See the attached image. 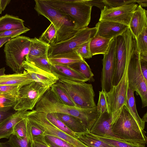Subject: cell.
<instances>
[{
	"instance_id": "47",
	"label": "cell",
	"mask_w": 147,
	"mask_h": 147,
	"mask_svg": "<svg viewBox=\"0 0 147 147\" xmlns=\"http://www.w3.org/2000/svg\"><path fill=\"white\" fill-rule=\"evenodd\" d=\"M83 1L85 4L92 7L93 6H96L99 8L101 11L102 10L105 6L103 0H83Z\"/></svg>"
},
{
	"instance_id": "45",
	"label": "cell",
	"mask_w": 147,
	"mask_h": 147,
	"mask_svg": "<svg viewBox=\"0 0 147 147\" xmlns=\"http://www.w3.org/2000/svg\"><path fill=\"white\" fill-rule=\"evenodd\" d=\"M21 86H20L0 85V95L11 94L18 96L19 90Z\"/></svg>"
},
{
	"instance_id": "29",
	"label": "cell",
	"mask_w": 147,
	"mask_h": 147,
	"mask_svg": "<svg viewBox=\"0 0 147 147\" xmlns=\"http://www.w3.org/2000/svg\"><path fill=\"white\" fill-rule=\"evenodd\" d=\"M95 136L105 142L115 147H146V143L143 142Z\"/></svg>"
},
{
	"instance_id": "28",
	"label": "cell",
	"mask_w": 147,
	"mask_h": 147,
	"mask_svg": "<svg viewBox=\"0 0 147 147\" xmlns=\"http://www.w3.org/2000/svg\"><path fill=\"white\" fill-rule=\"evenodd\" d=\"M76 134L77 139L88 147H115L105 142L89 132Z\"/></svg>"
},
{
	"instance_id": "26",
	"label": "cell",
	"mask_w": 147,
	"mask_h": 147,
	"mask_svg": "<svg viewBox=\"0 0 147 147\" xmlns=\"http://www.w3.org/2000/svg\"><path fill=\"white\" fill-rule=\"evenodd\" d=\"M50 45L36 38H31L29 52L25 59L47 56L48 51Z\"/></svg>"
},
{
	"instance_id": "9",
	"label": "cell",
	"mask_w": 147,
	"mask_h": 147,
	"mask_svg": "<svg viewBox=\"0 0 147 147\" xmlns=\"http://www.w3.org/2000/svg\"><path fill=\"white\" fill-rule=\"evenodd\" d=\"M127 78L129 88L139 95L142 102V108L147 106V82L142 75L140 68V54L135 44L134 50L128 66Z\"/></svg>"
},
{
	"instance_id": "44",
	"label": "cell",
	"mask_w": 147,
	"mask_h": 147,
	"mask_svg": "<svg viewBox=\"0 0 147 147\" xmlns=\"http://www.w3.org/2000/svg\"><path fill=\"white\" fill-rule=\"evenodd\" d=\"M46 141L57 146L61 147H74L64 140L59 138L45 135L44 136Z\"/></svg>"
},
{
	"instance_id": "6",
	"label": "cell",
	"mask_w": 147,
	"mask_h": 147,
	"mask_svg": "<svg viewBox=\"0 0 147 147\" xmlns=\"http://www.w3.org/2000/svg\"><path fill=\"white\" fill-rule=\"evenodd\" d=\"M31 38L19 36L5 43L4 49L7 65L15 73L22 72V64L28 55Z\"/></svg>"
},
{
	"instance_id": "50",
	"label": "cell",
	"mask_w": 147,
	"mask_h": 147,
	"mask_svg": "<svg viewBox=\"0 0 147 147\" xmlns=\"http://www.w3.org/2000/svg\"><path fill=\"white\" fill-rule=\"evenodd\" d=\"M11 39L10 37H0V48Z\"/></svg>"
},
{
	"instance_id": "27",
	"label": "cell",
	"mask_w": 147,
	"mask_h": 147,
	"mask_svg": "<svg viewBox=\"0 0 147 147\" xmlns=\"http://www.w3.org/2000/svg\"><path fill=\"white\" fill-rule=\"evenodd\" d=\"M134 92L128 87L125 105L129 112L141 128L144 130L145 123L140 118L138 113L134 95Z\"/></svg>"
},
{
	"instance_id": "5",
	"label": "cell",
	"mask_w": 147,
	"mask_h": 147,
	"mask_svg": "<svg viewBox=\"0 0 147 147\" xmlns=\"http://www.w3.org/2000/svg\"><path fill=\"white\" fill-rule=\"evenodd\" d=\"M135 39L129 28L116 37L115 65L113 86L121 80L126 65L129 62L135 46Z\"/></svg>"
},
{
	"instance_id": "31",
	"label": "cell",
	"mask_w": 147,
	"mask_h": 147,
	"mask_svg": "<svg viewBox=\"0 0 147 147\" xmlns=\"http://www.w3.org/2000/svg\"><path fill=\"white\" fill-rule=\"evenodd\" d=\"M71 69L82 75L90 82H94V75L92 71L89 66L84 60L74 63L68 66Z\"/></svg>"
},
{
	"instance_id": "33",
	"label": "cell",
	"mask_w": 147,
	"mask_h": 147,
	"mask_svg": "<svg viewBox=\"0 0 147 147\" xmlns=\"http://www.w3.org/2000/svg\"><path fill=\"white\" fill-rule=\"evenodd\" d=\"M47 119L54 125L66 134L76 138V133L70 130L57 117L56 113H46Z\"/></svg>"
},
{
	"instance_id": "40",
	"label": "cell",
	"mask_w": 147,
	"mask_h": 147,
	"mask_svg": "<svg viewBox=\"0 0 147 147\" xmlns=\"http://www.w3.org/2000/svg\"><path fill=\"white\" fill-rule=\"evenodd\" d=\"M8 141L13 147H30V143L27 137L20 138L12 134Z\"/></svg>"
},
{
	"instance_id": "55",
	"label": "cell",
	"mask_w": 147,
	"mask_h": 147,
	"mask_svg": "<svg viewBox=\"0 0 147 147\" xmlns=\"http://www.w3.org/2000/svg\"><path fill=\"white\" fill-rule=\"evenodd\" d=\"M46 142H47V145L49 147H61L57 146L51 143H50L47 142V141H46Z\"/></svg>"
},
{
	"instance_id": "51",
	"label": "cell",
	"mask_w": 147,
	"mask_h": 147,
	"mask_svg": "<svg viewBox=\"0 0 147 147\" xmlns=\"http://www.w3.org/2000/svg\"><path fill=\"white\" fill-rule=\"evenodd\" d=\"M136 3L142 7H146L147 6V0H136Z\"/></svg>"
},
{
	"instance_id": "43",
	"label": "cell",
	"mask_w": 147,
	"mask_h": 147,
	"mask_svg": "<svg viewBox=\"0 0 147 147\" xmlns=\"http://www.w3.org/2000/svg\"><path fill=\"white\" fill-rule=\"evenodd\" d=\"M30 30V29L26 27L24 28L5 31L0 33V37H8L12 38L26 33Z\"/></svg>"
},
{
	"instance_id": "52",
	"label": "cell",
	"mask_w": 147,
	"mask_h": 147,
	"mask_svg": "<svg viewBox=\"0 0 147 147\" xmlns=\"http://www.w3.org/2000/svg\"><path fill=\"white\" fill-rule=\"evenodd\" d=\"M0 147H13L8 140L4 142H0Z\"/></svg>"
},
{
	"instance_id": "1",
	"label": "cell",
	"mask_w": 147,
	"mask_h": 147,
	"mask_svg": "<svg viewBox=\"0 0 147 147\" xmlns=\"http://www.w3.org/2000/svg\"><path fill=\"white\" fill-rule=\"evenodd\" d=\"M33 110L46 113H60L74 116L81 120L89 131L100 114L96 107L84 108L64 104L50 88L41 97Z\"/></svg>"
},
{
	"instance_id": "38",
	"label": "cell",
	"mask_w": 147,
	"mask_h": 147,
	"mask_svg": "<svg viewBox=\"0 0 147 147\" xmlns=\"http://www.w3.org/2000/svg\"><path fill=\"white\" fill-rule=\"evenodd\" d=\"M27 119L24 117L23 119L18 122L15 125L13 128L12 134L19 138L27 137Z\"/></svg>"
},
{
	"instance_id": "17",
	"label": "cell",
	"mask_w": 147,
	"mask_h": 147,
	"mask_svg": "<svg viewBox=\"0 0 147 147\" xmlns=\"http://www.w3.org/2000/svg\"><path fill=\"white\" fill-rule=\"evenodd\" d=\"M95 27L96 35L110 40L122 34L129 28L127 26L110 21H99Z\"/></svg>"
},
{
	"instance_id": "11",
	"label": "cell",
	"mask_w": 147,
	"mask_h": 147,
	"mask_svg": "<svg viewBox=\"0 0 147 147\" xmlns=\"http://www.w3.org/2000/svg\"><path fill=\"white\" fill-rule=\"evenodd\" d=\"M129 62L126 66L123 76L119 82L116 85L113 86L109 92H106L111 120H115L118 117L126 104L129 87L127 70Z\"/></svg>"
},
{
	"instance_id": "41",
	"label": "cell",
	"mask_w": 147,
	"mask_h": 147,
	"mask_svg": "<svg viewBox=\"0 0 147 147\" xmlns=\"http://www.w3.org/2000/svg\"><path fill=\"white\" fill-rule=\"evenodd\" d=\"M96 108L98 111L100 113L109 112L106 92L102 90L99 92V97Z\"/></svg>"
},
{
	"instance_id": "13",
	"label": "cell",
	"mask_w": 147,
	"mask_h": 147,
	"mask_svg": "<svg viewBox=\"0 0 147 147\" xmlns=\"http://www.w3.org/2000/svg\"><path fill=\"white\" fill-rule=\"evenodd\" d=\"M116 37L110 41L107 53L103 55L102 68L101 74L102 90L109 92L113 86V79L115 65Z\"/></svg>"
},
{
	"instance_id": "22",
	"label": "cell",
	"mask_w": 147,
	"mask_h": 147,
	"mask_svg": "<svg viewBox=\"0 0 147 147\" xmlns=\"http://www.w3.org/2000/svg\"><path fill=\"white\" fill-rule=\"evenodd\" d=\"M59 119L70 130L76 134L89 132L79 119L70 115L56 113Z\"/></svg>"
},
{
	"instance_id": "34",
	"label": "cell",
	"mask_w": 147,
	"mask_h": 147,
	"mask_svg": "<svg viewBox=\"0 0 147 147\" xmlns=\"http://www.w3.org/2000/svg\"><path fill=\"white\" fill-rule=\"evenodd\" d=\"M25 60L31 63L42 70L51 72V63L48 59L47 56L26 58Z\"/></svg>"
},
{
	"instance_id": "54",
	"label": "cell",
	"mask_w": 147,
	"mask_h": 147,
	"mask_svg": "<svg viewBox=\"0 0 147 147\" xmlns=\"http://www.w3.org/2000/svg\"><path fill=\"white\" fill-rule=\"evenodd\" d=\"M5 68L3 67L0 69V76L5 75Z\"/></svg>"
},
{
	"instance_id": "24",
	"label": "cell",
	"mask_w": 147,
	"mask_h": 147,
	"mask_svg": "<svg viewBox=\"0 0 147 147\" xmlns=\"http://www.w3.org/2000/svg\"><path fill=\"white\" fill-rule=\"evenodd\" d=\"M24 21L18 17L6 14L0 17V33L24 28Z\"/></svg>"
},
{
	"instance_id": "4",
	"label": "cell",
	"mask_w": 147,
	"mask_h": 147,
	"mask_svg": "<svg viewBox=\"0 0 147 147\" xmlns=\"http://www.w3.org/2000/svg\"><path fill=\"white\" fill-rule=\"evenodd\" d=\"M112 132L118 139L146 143L147 137L142 129L124 105L118 117L111 121Z\"/></svg>"
},
{
	"instance_id": "36",
	"label": "cell",
	"mask_w": 147,
	"mask_h": 147,
	"mask_svg": "<svg viewBox=\"0 0 147 147\" xmlns=\"http://www.w3.org/2000/svg\"><path fill=\"white\" fill-rule=\"evenodd\" d=\"M18 97L11 94L0 95V109L13 108L16 104Z\"/></svg>"
},
{
	"instance_id": "21",
	"label": "cell",
	"mask_w": 147,
	"mask_h": 147,
	"mask_svg": "<svg viewBox=\"0 0 147 147\" xmlns=\"http://www.w3.org/2000/svg\"><path fill=\"white\" fill-rule=\"evenodd\" d=\"M25 111H16L0 125V139H9L15 125L24 118Z\"/></svg>"
},
{
	"instance_id": "2",
	"label": "cell",
	"mask_w": 147,
	"mask_h": 147,
	"mask_svg": "<svg viewBox=\"0 0 147 147\" xmlns=\"http://www.w3.org/2000/svg\"><path fill=\"white\" fill-rule=\"evenodd\" d=\"M35 10L38 15L47 18L56 31L55 44L65 41L73 37L78 31L66 15L53 8L45 0H35Z\"/></svg>"
},
{
	"instance_id": "16",
	"label": "cell",
	"mask_w": 147,
	"mask_h": 147,
	"mask_svg": "<svg viewBox=\"0 0 147 147\" xmlns=\"http://www.w3.org/2000/svg\"><path fill=\"white\" fill-rule=\"evenodd\" d=\"M111 121V115L109 112L100 113L89 132L96 136L118 139L112 131Z\"/></svg>"
},
{
	"instance_id": "39",
	"label": "cell",
	"mask_w": 147,
	"mask_h": 147,
	"mask_svg": "<svg viewBox=\"0 0 147 147\" xmlns=\"http://www.w3.org/2000/svg\"><path fill=\"white\" fill-rule=\"evenodd\" d=\"M90 40L80 45L74 50L84 59H89L92 57L90 48Z\"/></svg>"
},
{
	"instance_id": "53",
	"label": "cell",
	"mask_w": 147,
	"mask_h": 147,
	"mask_svg": "<svg viewBox=\"0 0 147 147\" xmlns=\"http://www.w3.org/2000/svg\"><path fill=\"white\" fill-rule=\"evenodd\" d=\"M147 113L146 112L143 116L142 120L145 123L147 121Z\"/></svg>"
},
{
	"instance_id": "3",
	"label": "cell",
	"mask_w": 147,
	"mask_h": 147,
	"mask_svg": "<svg viewBox=\"0 0 147 147\" xmlns=\"http://www.w3.org/2000/svg\"><path fill=\"white\" fill-rule=\"evenodd\" d=\"M46 2L67 16L73 23L76 29L88 27L91 20L92 7L83 0H45Z\"/></svg>"
},
{
	"instance_id": "15",
	"label": "cell",
	"mask_w": 147,
	"mask_h": 147,
	"mask_svg": "<svg viewBox=\"0 0 147 147\" xmlns=\"http://www.w3.org/2000/svg\"><path fill=\"white\" fill-rule=\"evenodd\" d=\"M22 67L34 81L45 86L51 87L59 80V78L52 73L42 70L25 60L23 62Z\"/></svg>"
},
{
	"instance_id": "10",
	"label": "cell",
	"mask_w": 147,
	"mask_h": 147,
	"mask_svg": "<svg viewBox=\"0 0 147 147\" xmlns=\"http://www.w3.org/2000/svg\"><path fill=\"white\" fill-rule=\"evenodd\" d=\"M50 87L35 81L21 86L19 90L17 101L13 109L16 111L33 110L36 104Z\"/></svg>"
},
{
	"instance_id": "32",
	"label": "cell",
	"mask_w": 147,
	"mask_h": 147,
	"mask_svg": "<svg viewBox=\"0 0 147 147\" xmlns=\"http://www.w3.org/2000/svg\"><path fill=\"white\" fill-rule=\"evenodd\" d=\"M50 89L64 104L71 106H76L67 92L57 82L53 84Z\"/></svg>"
},
{
	"instance_id": "56",
	"label": "cell",
	"mask_w": 147,
	"mask_h": 147,
	"mask_svg": "<svg viewBox=\"0 0 147 147\" xmlns=\"http://www.w3.org/2000/svg\"><path fill=\"white\" fill-rule=\"evenodd\" d=\"M30 147H37L34 143L33 141L30 142Z\"/></svg>"
},
{
	"instance_id": "42",
	"label": "cell",
	"mask_w": 147,
	"mask_h": 147,
	"mask_svg": "<svg viewBox=\"0 0 147 147\" xmlns=\"http://www.w3.org/2000/svg\"><path fill=\"white\" fill-rule=\"evenodd\" d=\"M105 6L109 8L117 7L125 5L136 3V0H103Z\"/></svg>"
},
{
	"instance_id": "20",
	"label": "cell",
	"mask_w": 147,
	"mask_h": 147,
	"mask_svg": "<svg viewBox=\"0 0 147 147\" xmlns=\"http://www.w3.org/2000/svg\"><path fill=\"white\" fill-rule=\"evenodd\" d=\"M34 81L25 70L19 73L0 76V85L22 86Z\"/></svg>"
},
{
	"instance_id": "8",
	"label": "cell",
	"mask_w": 147,
	"mask_h": 147,
	"mask_svg": "<svg viewBox=\"0 0 147 147\" xmlns=\"http://www.w3.org/2000/svg\"><path fill=\"white\" fill-rule=\"evenodd\" d=\"M24 116L33 122L44 133V136L48 135L60 138L74 147H88L77 139L58 128L47 118L46 113L34 110L26 111Z\"/></svg>"
},
{
	"instance_id": "57",
	"label": "cell",
	"mask_w": 147,
	"mask_h": 147,
	"mask_svg": "<svg viewBox=\"0 0 147 147\" xmlns=\"http://www.w3.org/2000/svg\"><path fill=\"white\" fill-rule=\"evenodd\" d=\"M4 10L3 9L1 3V0H0V14H1L2 12Z\"/></svg>"
},
{
	"instance_id": "35",
	"label": "cell",
	"mask_w": 147,
	"mask_h": 147,
	"mask_svg": "<svg viewBox=\"0 0 147 147\" xmlns=\"http://www.w3.org/2000/svg\"><path fill=\"white\" fill-rule=\"evenodd\" d=\"M56 31L51 23L38 38L39 40L50 45L55 44Z\"/></svg>"
},
{
	"instance_id": "23",
	"label": "cell",
	"mask_w": 147,
	"mask_h": 147,
	"mask_svg": "<svg viewBox=\"0 0 147 147\" xmlns=\"http://www.w3.org/2000/svg\"><path fill=\"white\" fill-rule=\"evenodd\" d=\"M48 59L51 63L67 66L84 60L74 51L48 58Z\"/></svg>"
},
{
	"instance_id": "48",
	"label": "cell",
	"mask_w": 147,
	"mask_h": 147,
	"mask_svg": "<svg viewBox=\"0 0 147 147\" xmlns=\"http://www.w3.org/2000/svg\"><path fill=\"white\" fill-rule=\"evenodd\" d=\"M33 142L37 147H49L47 144L44 136L37 137L33 139Z\"/></svg>"
},
{
	"instance_id": "7",
	"label": "cell",
	"mask_w": 147,
	"mask_h": 147,
	"mask_svg": "<svg viewBox=\"0 0 147 147\" xmlns=\"http://www.w3.org/2000/svg\"><path fill=\"white\" fill-rule=\"evenodd\" d=\"M57 82L67 92L76 107L84 108L96 107L91 84L64 79H59Z\"/></svg>"
},
{
	"instance_id": "14",
	"label": "cell",
	"mask_w": 147,
	"mask_h": 147,
	"mask_svg": "<svg viewBox=\"0 0 147 147\" xmlns=\"http://www.w3.org/2000/svg\"><path fill=\"white\" fill-rule=\"evenodd\" d=\"M138 5L132 3L122 6L109 8L105 6L101 11L99 21H110L128 26L133 13Z\"/></svg>"
},
{
	"instance_id": "37",
	"label": "cell",
	"mask_w": 147,
	"mask_h": 147,
	"mask_svg": "<svg viewBox=\"0 0 147 147\" xmlns=\"http://www.w3.org/2000/svg\"><path fill=\"white\" fill-rule=\"evenodd\" d=\"M26 118L27 137L29 142L33 141V139L37 137L44 136V132L31 121Z\"/></svg>"
},
{
	"instance_id": "25",
	"label": "cell",
	"mask_w": 147,
	"mask_h": 147,
	"mask_svg": "<svg viewBox=\"0 0 147 147\" xmlns=\"http://www.w3.org/2000/svg\"><path fill=\"white\" fill-rule=\"evenodd\" d=\"M111 40L96 35L92 38L90 40L89 44L92 56L97 54H106Z\"/></svg>"
},
{
	"instance_id": "30",
	"label": "cell",
	"mask_w": 147,
	"mask_h": 147,
	"mask_svg": "<svg viewBox=\"0 0 147 147\" xmlns=\"http://www.w3.org/2000/svg\"><path fill=\"white\" fill-rule=\"evenodd\" d=\"M135 41L140 58L147 61V26L144 28L142 32L135 39Z\"/></svg>"
},
{
	"instance_id": "12",
	"label": "cell",
	"mask_w": 147,
	"mask_h": 147,
	"mask_svg": "<svg viewBox=\"0 0 147 147\" xmlns=\"http://www.w3.org/2000/svg\"><path fill=\"white\" fill-rule=\"evenodd\" d=\"M97 29L95 26L87 27L78 30L70 38L50 45L47 53L48 58L71 52L80 45L89 41L96 34Z\"/></svg>"
},
{
	"instance_id": "19",
	"label": "cell",
	"mask_w": 147,
	"mask_h": 147,
	"mask_svg": "<svg viewBox=\"0 0 147 147\" xmlns=\"http://www.w3.org/2000/svg\"><path fill=\"white\" fill-rule=\"evenodd\" d=\"M51 73L59 79L86 82L88 80L68 66L51 63Z\"/></svg>"
},
{
	"instance_id": "18",
	"label": "cell",
	"mask_w": 147,
	"mask_h": 147,
	"mask_svg": "<svg viewBox=\"0 0 147 147\" xmlns=\"http://www.w3.org/2000/svg\"><path fill=\"white\" fill-rule=\"evenodd\" d=\"M147 26V11L138 5L130 20L129 28L136 39Z\"/></svg>"
},
{
	"instance_id": "49",
	"label": "cell",
	"mask_w": 147,
	"mask_h": 147,
	"mask_svg": "<svg viewBox=\"0 0 147 147\" xmlns=\"http://www.w3.org/2000/svg\"><path fill=\"white\" fill-rule=\"evenodd\" d=\"M140 63L142 75L145 81L147 82V61L140 58Z\"/></svg>"
},
{
	"instance_id": "46",
	"label": "cell",
	"mask_w": 147,
	"mask_h": 147,
	"mask_svg": "<svg viewBox=\"0 0 147 147\" xmlns=\"http://www.w3.org/2000/svg\"><path fill=\"white\" fill-rule=\"evenodd\" d=\"M12 109H0V125L15 112L12 111Z\"/></svg>"
}]
</instances>
